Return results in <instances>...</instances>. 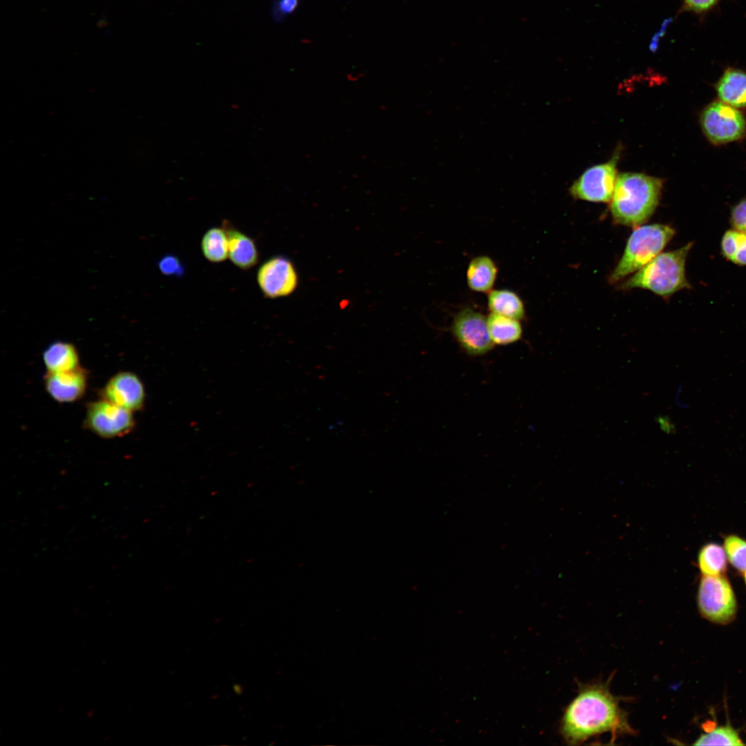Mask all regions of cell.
<instances>
[{"instance_id":"obj_4","label":"cell","mask_w":746,"mask_h":746,"mask_svg":"<svg viewBox=\"0 0 746 746\" xmlns=\"http://www.w3.org/2000/svg\"><path fill=\"white\" fill-rule=\"evenodd\" d=\"M675 233L673 227L664 224L635 227L627 240L620 260L609 277V283L620 282L647 264L661 253Z\"/></svg>"},{"instance_id":"obj_6","label":"cell","mask_w":746,"mask_h":746,"mask_svg":"<svg viewBox=\"0 0 746 746\" xmlns=\"http://www.w3.org/2000/svg\"><path fill=\"white\" fill-rule=\"evenodd\" d=\"M700 122L704 134L714 144L738 140L746 131V120L742 113L721 101L708 104L700 115Z\"/></svg>"},{"instance_id":"obj_29","label":"cell","mask_w":746,"mask_h":746,"mask_svg":"<svg viewBox=\"0 0 746 746\" xmlns=\"http://www.w3.org/2000/svg\"><path fill=\"white\" fill-rule=\"evenodd\" d=\"M743 577H744V582H745V586H746V571H745L744 572V573L743 574Z\"/></svg>"},{"instance_id":"obj_26","label":"cell","mask_w":746,"mask_h":746,"mask_svg":"<svg viewBox=\"0 0 746 746\" xmlns=\"http://www.w3.org/2000/svg\"><path fill=\"white\" fill-rule=\"evenodd\" d=\"M298 4L299 0H277L273 8L274 17L276 20H280L294 12Z\"/></svg>"},{"instance_id":"obj_15","label":"cell","mask_w":746,"mask_h":746,"mask_svg":"<svg viewBox=\"0 0 746 746\" xmlns=\"http://www.w3.org/2000/svg\"><path fill=\"white\" fill-rule=\"evenodd\" d=\"M47 372H63L80 367L78 352L70 343L57 341L50 344L43 353Z\"/></svg>"},{"instance_id":"obj_5","label":"cell","mask_w":746,"mask_h":746,"mask_svg":"<svg viewBox=\"0 0 746 746\" xmlns=\"http://www.w3.org/2000/svg\"><path fill=\"white\" fill-rule=\"evenodd\" d=\"M697 606L701 616L712 623L725 625L734 621L738 604L734 591L726 575H701L697 591Z\"/></svg>"},{"instance_id":"obj_11","label":"cell","mask_w":746,"mask_h":746,"mask_svg":"<svg viewBox=\"0 0 746 746\" xmlns=\"http://www.w3.org/2000/svg\"><path fill=\"white\" fill-rule=\"evenodd\" d=\"M100 395L102 399L131 412L142 409L145 400L142 381L131 372H120L112 376Z\"/></svg>"},{"instance_id":"obj_9","label":"cell","mask_w":746,"mask_h":746,"mask_svg":"<svg viewBox=\"0 0 746 746\" xmlns=\"http://www.w3.org/2000/svg\"><path fill=\"white\" fill-rule=\"evenodd\" d=\"M451 331L461 347L471 356L484 355L493 347L487 318L470 307L463 308L455 315Z\"/></svg>"},{"instance_id":"obj_1","label":"cell","mask_w":746,"mask_h":746,"mask_svg":"<svg viewBox=\"0 0 746 746\" xmlns=\"http://www.w3.org/2000/svg\"><path fill=\"white\" fill-rule=\"evenodd\" d=\"M560 731L569 745H580L606 732H610L613 739L618 735L635 733L619 699L602 682L581 687L564 711Z\"/></svg>"},{"instance_id":"obj_21","label":"cell","mask_w":746,"mask_h":746,"mask_svg":"<svg viewBox=\"0 0 746 746\" xmlns=\"http://www.w3.org/2000/svg\"><path fill=\"white\" fill-rule=\"evenodd\" d=\"M725 258L739 266L746 265V233L734 229L726 231L720 242Z\"/></svg>"},{"instance_id":"obj_23","label":"cell","mask_w":746,"mask_h":746,"mask_svg":"<svg viewBox=\"0 0 746 746\" xmlns=\"http://www.w3.org/2000/svg\"><path fill=\"white\" fill-rule=\"evenodd\" d=\"M728 562L738 572L746 571V539L736 535L725 536L723 545Z\"/></svg>"},{"instance_id":"obj_18","label":"cell","mask_w":746,"mask_h":746,"mask_svg":"<svg viewBox=\"0 0 746 746\" xmlns=\"http://www.w3.org/2000/svg\"><path fill=\"white\" fill-rule=\"evenodd\" d=\"M487 326L494 344L508 345L520 339L522 328L518 320L491 313L487 317Z\"/></svg>"},{"instance_id":"obj_10","label":"cell","mask_w":746,"mask_h":746,"mask_svg":"<svg viewBox=\"0 0 746 746\" xmlns=\"http://www.w3.org/2000/svg\"><path fill=\"white\" fill-rule=\"evenodd\" d=\"M256 280L265 298H277L291 294L298 285V276L291 261L283 256H276L259 267Z\"/></svg>"},{"instance_id":"obj_17","label":"cell","mask_w":746,"mask_h":746,"mask_svg":"<svg viewBox=\"0 0 746 746\" xmlns=\"http://www.w3.org/2000/svg\"><path fill=\"white\" fill-rule=\"evenodd\" d=\"M490 310L506 317L522 320L525 316L524 303L519 296L508 289L490 291L488 296Z\"/></svg>"},{"instance_id":"obj_2","label":"cell","mask_w":746,"mask_h":746,"mask_svg":"<svg viewBox=\"0 0 746 746\" xmlns=\"http://www.w3.org/2000/svg\"><path fill=\"white\" fill-rule=\"evenodd\" d=\"M663 180L641 173L618 175L610 204L613 222L635 228L647 222L660 202Z\"/></svg>"},{"instance_id":"obj_12","label":"cell","mask_w":746,"mask_h":746,"mask_svg":"<svg viewBox=\"0 0 746 746\" xmlns=\"http://www.w3.org/2000/svg\"><path fill=\"white\" fill-rule=\"evenodd\" d=\"M44 385L47 392L57 402H74L86 392L87 372L81 366L68 372H47Z\"/></svg>"},{"instance_id":"obj_16","label":"cell","mask_w":746,"mask_h":746,"mask_svg":"<svg viewBox=\"0 0 746 746\" xmlns=\"http://www.w3.org/2000/svg\"><path fill=\"white\" fill-rule=\"evenodd\" d=\"M497 268L488 256H479L469 263L466 278L469 288L477 292H488L494 285Z\"/></svg>"},{"instance_id":"obj_28","label":"cell","mask_w":746,"mask_h":746,"mask_svg":"<svg viewBox=\"0 0 746 746\" xmlns=\"http://www.w3.org/2000/svg\"><path fill=\"white\" fill-rule=\"evenodd\" d=\"M656 421L660 426V430L667 434H673L676 432V425L668 415H659L656 418Z\"/></svg>"},{"instance_id":"obj_3","label":"cell","mask_w":746,"mask_h":746,"mask_svg":"<svg viewBox=\"0 0 746 746\" xmlns=\"http://www.w3.org/2000/svg\"><path fill=\"white\" fill-rule=\"evenodd\" d=\"M693 244L688 242L677 249L659 254L622 283L620 289H647L667 299L677 291L691 288L685 265Z\"/></svg>"},{"instance_id":"obj_13","label":"cell","mask_w":746,"mask_h":746,"mask_svg":"<svg viewBox=\"0 0 746 746\" xmlns=\"http://www.w3.org/2000/svg\"><path fill=\"white\" fill-rule=\"evenodd\" d=\"M222 227L228 237L231 262L243 270L255 266L258 262L259 253L254 240L235 228L228 220L223 221Z\"/></svg>"},{"instance_id":"obj_24","label":"cell","mask_w":746,"mask_h":746,"mask_svg":"<svg viewBox=\"0 0 746 746\" xmlns=\"http://www.w3.org/2000/svg\"><path fill=\"white\" fill-rule=\"evenodd\" d=\"M160 271L166 276H181L184 267L180 259L172 254L165 255L158 262Z\"/></svg>"},{"instance_id":"obj_7","label":"cell","mask_w":746,"mask_h":746,"mask_svg":"<svg viewBox=\"0 0 746 746\" xmlns=\"http://www.w3.org/2000/svg\"><path fill=\"white\" fill-rule=\"evenodd\" d=\"M620 155V150H617L608 162L586 169L570 186L571 195L593 202H611L618 178Z\"/></svg>"},{"instance_id":"obj_27","label":"cell","mask_w":746,"mask_h":746,"mask_svg":"<svg viewBox=\"0 0 746 746\" xmlns=\"http://www.w3.org/2000/svg\"><path fill=\"white\" fill-rule=\"evenodd\" d=\"M720 0H685L683 8L687 11L703 13L714 8Z\"/></svg>"},{"instance_id":"obj_8","label":"cell","mask_w":746,"mask_h":746,"mask_svg":"<svg viewBox=\"0 0 746 746\" xmlns=\"http://www.w3.org/2000/svg\"><path fill=\"white\" fill-rule=\"evenodd\" d=\"M132 412L101 398L87 405L84 425L102 438L122 437L135 426Z\"/></svg>"},{"instance_id":"obj_19","label":"cell","mask_w":746,"mask_h":746,"mask_svg":"<svg viewBox=\"0 0 746 746\" xmlns=\"http://www.w3.org/2000/svg\"><path fill=\"white\" fill-rule=\"evenodd\" d=\"M727 562L723 546L717 543H707L698 551L697 563L702 575H726Z\"/></svg>"},{"instance_id":"obj_20","label":"cell","mask_w":746,"mask_h":746,"mask_svg":"<svg viewBox=\"0 0 746 746\" xmlns=\"http://www.w3.org/2000/svg\"><path fill=\"white\" fill-rule=\"evenodd\" d=\"M204 257L211 262H220L229 258L228 237L223 227H212L203 235L200 242Z\"/></svg>"},{"instance_id":"obj_14","label":"cell","mask_w":746,"mask_h":746,"mask_svg":"<svg viewBox=\"0 0 746 746\" xmlns=\"http://www.w3.org/2000/svg\"><path fill=\"white\" fill-rule=\"evenodd\" d=\"M720 101L736 108L746 106V73L728 68L716 84Z\"/></svg>"},{"instance_id":"obj_22","label":"cell","mask_w":746,"mask_h":746,"mask_svg":"<svg viewBox=\"0 0 746 746\" xmlns=\"http://www.w3.org/2000/svg\"><path fill=\"white\" fill-rule=\"evenodd\" d=\"M695 745H745L738 731L730 725L719 726L713 730L702 734Z\"/></svg>"},{"instance_id":"obj_25","label":"cell","mask_w":746,"mask_h":746,"mask_svg":"<svg viewBox=\"0 0 746 746\" xmlns=\"http://www.w3.org/2000/svg\"><path fill=\"white\" fill-rule=\"evenodd\" d=\"M729 222L732 229L746 233V198L741 200L731 210Z\"/></svg>"}]
</instances>
